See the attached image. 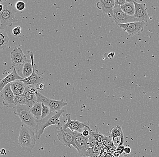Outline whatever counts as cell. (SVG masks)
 Returning <instances> with one entry per match:
<instances>
[{
  "instance_id": "obj_1",
  "label": "cell",
  "mask_w": 159,
  "mask_h": 157,
  "mask_svg": "<svg viewBox=\"0 0 159 157\" xmlns=\"http://www.w3.org/2000/svg\"><path fill=\"white\" fill-rule=\"evenodd\" d=\"M36 140L34 130L22 124L18 137V144L20 146L25 150L31 152L35 146Z\"/></svg>"
},
{
  "instance_id": "obj_7",
  "label": "cell",
  "mask_w": 159,
  "mask_h": 157,
  "mask_svg": "<svg viewBox=\"0 0 159 157\" xmlns=\"http://www.w3.org/2000/svg\"><path fill=\"white\" fill-rule=\"evenodd\" d=\"M146 22L145 21H141L127 24H119L117 25L124 31L126 32L129 36H133L135 35H139L144 30V26Z\"/></svg>"
},
{
  "instance_id": "obj_37",
  "label": "cell",
  "mask_w": 159,
  "mask_h": 157,
  "mask_svg": "<svg viewBox=\"0 0 159 157\" xmlns=\"http://www.w3.org/2000/svg\"><path fill=\"white\" fill-rule=\"evenodd\" d=\"M131 151H132V150H131L130 147H126L124 149V153L127 154V155H129L131 153Z\"/></svg>"
},
{
  "instance_id": "obj_14",
  "label": "cell",
  "mask_w": 159,
  "mask_h": 157,
  "mask_svg": "<svg viewBox=\"0 0 159 157\" xmlns=\"http://www.w3.org/2000/svg\"><path fill=\"white\" fill-rule=\"evenodd\" d=\"M115 6V2L114 0H101L96 4L97 8L102 11L110 18L113 19L114 17L113 10Z\"/></svg>"
},
{
  "instance_id": "obj_28",
  "label": "cell",
  "mask_w": 159,
  "mask_h": 157,
  "mask_svg": "<svg viewBox=\"0 0 159 157\" xmlns=\"http://www.w3.org/2000/svg\"><path fill=\"white\" fill-rule=\"evenodd\" d=\"M12 33L15 36L18 37L22 33L21 28L20 26H16L12 29Z\"/></svg>"
},
{
  "instance_id": "obj_38",
  "label": "cell",
  "mask_w": 159,
  "mask_h": 157,
  "mask_svg": "<svg viewBox=\"0 0 159 157\" xmlns=\"http://www.w3.org/2000/svg\"><path fill=\"white\" fill-rule=\"evenodd\" d=\"M104 137H105V136H104V135L100 133L99 136H98V138H97V141H103V140L104 139Z\"/></svg>"
},
{
  "instance_id": "obj_22",
  "label": "cell",
  "mask_w": 159,
  "mask_h": 157,
  "mask_svg": "<svg viewBox=\"0 0 159 157\" xmlns=\"http://www.w3.org/2000/svg\"><path fill=\"white\" fill-rule=\"evenodd\" d=\"M14 101L17 105H25L30 107L29 102L27 101L23 94L15 97Z\"/></svg>"
},
{
  "instance_id": "obj_2",
  "label": "cell",
  "mask_w": 159,
  "mask_h": 157,
  "mask_svg": "<svg viewBox=\"0 0 159 157\" xmlns=\"http://www.w3.org/2000/svg\"><path fill=\"white\" fill-rule=\"evenodd\" d=\"M88 138L83 136L80 133L75 132L73 146L77 150L78 156L96 157L98 155L94 152L93 148L89 147Z\"/></svg>"
},
{
  "instance_id": "obj_27",
  "label": "cell",
  "mask_w": 159,
  "mask_h": 157,
  "mask_svg": "<svg viewBox=\"0 0 159 157\" xmlns=\"http://www.w3.org/2000/svg\"><path fill=\"white\" fill-rule=\"evenodd\" d=\"M26 4L23 1H18L15 5L16 9L19 11H22L25 9Z\"/></svg>"
},
{
  "instance_id": "obj_34",
  "label": "cell",
  "mask_w": 159,
  "mask_h": 157,
  "mask_svg": "<svg viewBox=\"0 0 159 157\" xmlns=\"http://www.w3.org/2000/svg\"><path fill=\"white\" fill-rule=\"evenodd\" d=\"M45 87L44 84L42 83H39L36 86V88L38 91H42L43 90Z\"/></svg>"
},
{
  "instance_id": "obj_16",
  "label": "cell",
  "mask_w": 159,
  "mask_h": 157,
  "mask_svg": "<svg viewBox=\"0 0 159 157\" xmlns=\"http://www.w3.org/2000/svg\"><path fill=\"white\" fill-rule=\"evenodd\" d=\"M38 91L35 86L31 85L26 86L23 94L29 102L30 108H31L37 102L36 93Z\"/></svg>"
},
{
  "instance_id": "obj_43",
  "label": "cell",
  "mask_w": 159,
  "mask_h": 157,
  "mask_svg": "<svg viewBox=\"0 0 159 157\" xmlns=\"http://www.w3.org/2000/svg\"><path fill=\"white\" fill-rule=\"evenodd\" d=\"M119 157H129V156L128 155H127V154L124 153L122 155H120V156Z\"/></svg>"
},
{
  "instance_id": "obj_4",
  "label": "cell",
  "mask_w": 159,
  "mask_h": 157,
  "mask_svg": "<svg viewBox=\"0 0 159 157\" xmlns=\"http://www.w3.org/2000/svg\"><path fill=\"white\" fill-rule=\"evenodd\" d=\"M14 113L19 117L23 124L36 131L37 128L38 120L31 113L29 107L25 105H16Z\"/></svg>"
},
{
  "instance_id": "obj_35",
  "label": "cell",
  "mask_w": 159,
  "mask_h": 157,
  "mask_svg": "<svg viewBox=\"0 0 159 157\" xmlns=\"http://www.w3.org/2000/svg\"><path fill=\"white\" fill-rule=\"evenodd\" d=\"M93 149L94 152H95L96 154H97V155H99V153H100V151H101V149H101V148H99V147H98L97 145L94 146L93 147Z\"/></svg>"
},
{
  "instance_id": "obj_17",
  "label": "cell",
  "mask_w": 159,
  "mask_h": 157,
  "mask_svg": "<svg viewBox=\"0 0 159 157\" xmlns=\"http://www.w3.org/2000/svg\"><path fill=\"white\" fill-rule=\"evenodd\" d=\"M24 79L23 77H21L19 75L16 70L14 68L10 74L1 80L0 82V91H2L4 87L9 83H11L17 80H22Z\"/></svg>"
},
{
  "instance_id": "obj_12",
  "label": "cell",
  "mask_w": 159,
  "mask_h": 157,
  "mask_svg": "<svg viewBox=\"0 0 159 157\" xmlns=\"http://www.w3.org/2000/svg\"><path fill=\"white\" fill-rule=\"evenodd\" d=\"M11 59L13 66H21L30 61L24 54L21 47H16L11 53Z\"/></svg>"
},
{
  "instance_id": "obj_3",
  "label": "cell",
  "mask_w": 159,
  "mask_h": 157,
  "mask_svg": "<svg viewBox=\"0 0 159 157\" xmlns=\"http://www.w3.org/2000/svg\"><path fill=\"white\" fill-rule=\"evenodd\" d=\"M64 112V110H61L58 112H51L47 117L38 121L37 128L35 131L37 140L40 138L46 128L53 125L59 126L60 125V117Z\"/></svg>"
},
{
  "instance_id": "obj_23",
  "label": "cell",
  "mask_w": 159,
  "mask_h": 157,
  "mask_svg": "<svg viewBox=\"0 0 159 157\" xmlns=\"http://www.w3.org/2000/svg\"><path fill=\"white\" fill-rule=\"evenodd\" d=\"M122 131L123 130H122V127L119 125L112 127L110 131V136L113 139V141H114V138L120 136Z\"/></svg>"
},
{
  "instance_id": "obj_6",
  "label": "cell",
  "mask_w": 159,
  "mask_h": 157,
  "mask_svg": "<svg viewBox=\"0 0 159 157\" xmlns=\"http://www.w3.org/2000/svg\"><path fill=\"white\" fill-rule=\"evenodd\" d=\"M37 102L43 103L46 106L49 107L51 112H56L61 111L63 107L67 105V103L64 101L63 99L57 101L53 99L47 98L38 91L36 93Z\"/></svg>"
},
{
  "instance_id": "obj_21",
  "label": "cell",
  "mask_w": 159,
  "mask_h": 157,
  "mask_svg": "<svg viewBox=\"0 0 159 157\" xmlns=\"http://www.w3.org/2000/svg\"><path fill=\"white\" fill-rule=\"evenodd\" d=\"M9 41V38L7 33L4 30L0 29V49H4L8 45Z\"/></svg>"
},
{
  "instance_id": "obj_39",
  "label": "cell",
  "mask_w": 159,
  "mask_h": 157,
  "mask_svg": "<svg viewBox=\"0 0 159 157\" xmlns=\"http://www.w3.org/2000/svg\"><path fill=\"white\" fill-rule=\"evenodd\" d=\"M108 55V58H113L115 56V53L114 52H111L109 53H107Z\"/></svg>"
},
{
  "instance_id": "obj_8",
  "label": "cell",
  "mask_w": 159,
  "mask_h": 157,
  "mask_svg": "<svg viewBox=\"0 0 159 157\" xmlns=\"http://www.w3.org/2000/svg\"><path fill=\"white\" fill-rule=\"evenodd\" d=\"M75 136V132H72L69 129L65 130L62 127L57 128V139L65 146L71 149V146L74 145Z\"/></svg>"
},
{
  "instance_id": "obj_29",
  "label": "cell",
  "mask_w": 159,
  "mask_h": 157,
  "mask_svg": "<svg viewBox=\"0 0 159 157\" xmlns=\"http://www.w3.org/2000/svg\"><path fill=\"white\" fill-rule=\"evenodd\" d=\"M11 89L13 93L15 96H19V95L23 94L25 91V90H21V89L16 88V87H11Z\"/></svg>"
},
{
  "instance_id": "obj_25",
  "label": "cell",
  "mask_w": 159,
  "mask_h": 157,
  "mask_svg": "<svg viewBox=\"0 0 159 157\" xmlns=\"http://www.w3.org/2000/svg\"><path fill=\"white\" fill-rule=\"evenodd\" d=\"M42 112L41 119H44L51 113V111L49 107L46 106L43 103H42Z\"/></svg>"
},
{
  "instance_id": "obj_42",
  "label": "cell",
  "mask_w": 159,
  "mask_h": 157,
  "mask_svg": "<svg viewBox=\"0 0 159 157\" xmlns=\"http://www.w3.org/2000/svg\"><path fill=\"white\" fill-rule=\"evenodd\" d=\"M1 154L2 155H7V152H6V150L4 149H2L1 150Z\"/></svg>"
},
{
  "instance_id": "obj_41",
  "label": "cell",
  "mask_w": 159,
  "mask_h": 157,
  "mask_svg": "<svg viewBox=\"0 0 159 157\" xmlns=\"http://www.w3.org/2000/svg\"><path fill=\"white\" fill-rule=\"evenodd\" d=\"M97 145L98 146V147H99V148H101V149H103L104 147V145H103V142H102L98 141V142H97Z\"/></svg>"
},
{
  "instance_id": "obj_30",
  "label": "cell",
  "mask_w": 159,
  "mask_h": 157,
  "mask_svg": "<svg viewBox=\"0 0 159 157\" xmlns=\"http://www.w3.org/2000/svg\"><path fill=\"white\" fill-rule=\"evenodd\" d=\"M97 142H98V141L97 140L89 136V138H88V144H89V147L90 148H93L94 146L96 145Z\"/></svg>"
},
{
  "instance_id": "obj_13",
  "label": "cell",
  "mask_w": 159,
  "mask_h": 157,
  "mask_svg": "<svg viewBox=\"0 0 159 157\" xmlns=\"http://www.w3.org/2000/svg\"><path fill=\"white\" fill-rule=\"evenodd\" d=\"M27 53L30 57L31 61L33 66V72L29 77H28V78H24L22 81L24 82L26 86L31 85V86H34L36 87L38 84L42 83V82L43 81V79L41 76L38 75L37 73L35 72L34 56L33 52L32 51L29 50L27 51Z\"/></svg>"
},
{
  "instance_id": "obj_33",
  "label": "cell",
  "mask_w": 159,
  "mask_h": 157,
  "mask_svg": "<svg viewBox=\"0 0 159 157\" xmlns=\"http://www.w3.org/2000/svg\"><path fill=\"white\" fill-rule=\"evenodd\" d=\"M90 132L89 129H87V130H83L82 132L81 133V135L85 137H89V135H90Z\"/></svg>"
},
{
  "instance_id": "obj_45",
  "label": "cell",
  "mask_w": 159,
  "mask_h": 157,
  "mask_svg": "<svg viewBox=\"0 0 159 157\" xmlns=\"http://www.w3.org/2000/svg\"><path fill=\"white\" fill-rule=\"evenodd\" d=\"M3 5L2 3H1V4H0V12L2 11V10L3 9Z\"/></svg>"
},
{
  "instance_id": "obj_5",
  "label": "cell",
  "mask_w": 159,
  "mask_h": 157,
  "mask_svg": "<svg viewBox=\"0 0 159 157\" xmlns=\"http://www.w3.org/2000/svg\"><path fill=\"white\" fill-rule=\"evenodd\" d=\"M3 4V9L0 12V28L2 30L7 26H11L14 23L18 21L16 16V11L14 7L11 4L7 2V1L4 2Z\"/></svg>"
},
{
  "instance_id": "obj_32",
  "label": "cell",
  "mask_w": 159,
  "mask_h": 157,
  "mask_svg": "<svg viewBox=\"0 0 159 157\" xmlns=\"http://www.w3.org/2000/svg\"><path fill=\"white\" fill-rule=\"evenodd\" d=\"M115 5H118L121 6L124 5L127 2L126 0H115Z\"/></svg>"
},
{
  "instance_id": "obj_10",
  "label": "cell",
  "mask_w": 159,
  "mask_h": 157,
  "mask_svg": "<svg viewBox=\"0 0 159 157\" xmlns=\"http://www.w3.org/2000/svg\"><path fill=\"white\" fill-rule=\"evenodd\" d=\"M66 116L67 122L62 126L65 130L69 129L72 132L78 133H81L84 128H87L89 131H92L89 127V122H82L77 120H72L69 113L66 114Z\"/></svg>"
},
{
  "instance_id": "obj_15",
  "label": "cell",
  "mask_w": 159,
  "mask_h": 157,
  "mask_svg": "<svg viewBox=\"0 0 159 157\" xmlns=\"http://www.w3.org/2000/svg\"><path fill=\"white\" fill-rule=\"evenodd\" d=\"M134 3L135 8V13L134 17L139 19L141 21L147 22L149 15L146 4L139 3L136 1H134Z\"/></svg>"
},
{
  "instance_id": "obj_19",
  "label": "cell",
  "mask_w": 159,
  "mask_h": 157,
  "mask_svg": "<svg viewBox=\"0 0 159 157\" xmlns=\"http://www.w3.org/2000/svg\"><path fill=\"white\" fill-rule=\"evenodd\" d=\"M122 11L128 15L134 16L135 13V6L134 2H126L124 5L121 6Z\"/></svg>"
},
{
  "instance_id": "obj_9",
  "label": "cell",
  "mask_w": 159,
  "mask_h": 157,
  "mask_svg": "<svg viewBox=\"0 0 159 157\" xmlns=\"http://www.w3.org/2000/svg\"><path fill=\"white\" fill-rule=\"evenodd\" d=\"M114 20L116 24H127L129 23L141 21V20L134 16L128 15L122 11L120 6L115 5L114 10Z\"/></svg>"
},
{
  "instance_id": "obj_31",
  "label": "cell",
  "mask_w": 159,
  "mask_h": 157,
  "mask_svg": "<svg viewBox=\"0 0 159 157\" xmlns=\"http://www.w3.org/2000/svg\"><path fill=\"white\" fill-rule=\"evenodd\" d=\"M121 143V138L120 136L116 137L114 138V141H113V145L116 148L119 146Z\"/></svg>"
},
{
  "instance_id": "obj_46",
  "label": "cell",
  "mask_w": 159,
  "mask_h": 157,
  "mask_svg": "<svg viewBox=\"0 0 159 157\" xmlns=\"http://www.w3.org/2000/svg\"><path fill=\"white\" fill-rule=\"evenodd\" d=\"M118 147L120 148V149H121V150H124V149H125V147L124 146V145H121Z\"/></svg>"
},
{
  "instance_id": "obj_11",
  "label": "cell",
  "mask_w": 159,
  "mask_h": 157,
  "mask_svg": "<svg viewBox=\"0 0 159 157\" xmlns=\"http://www.w3.org/2000/svg\"><path fill=\"white\" fill-rule=\"evenodd\" d=\"M1 95L3 100L4 106L13 109L16 108L17 105L15 102V96L11 89V83L6 85L1 91Z\"/></svg>"
},
{
  "instance_id": "obj_24",
  "label": "cell",
  "mask_w": 159,
  "mask_h": 157,
  "mask_svg": "<svg viewBox=\"0 0 159 157\" xmlns=\"http://www.w3.org/2000/svg\"><path fill=\"white\" fill-rule=\"evenodd\" d=\"M11 86L12 87H16L21 90H25L26 86L24 82L21 80H17L11 83Z\"/></svg>"
},
{
  "instance_id": "obj_20",
  "label": "cell",
  "mask_w": 159,
  "mask_h": 157,
  "mask_svg": "<svg viewBox=\"0 0 159 157\" xmlns=\"http://www.w3.org/2000/svg\"><path fill=\"white\" fill-rule=\"evenodd\" d=\"M33 72V66L31 61L28 62L24 65L22 70V75L24 78L29 77Z\"/></svg>"
},
{
  "instance_id": "obj_18",
  "label": "cell",
  "mask_w": 159,
  "mask_h": 157,
  "mask_svg": "<svg viewBox=\"0 0 159 157\" xmlns=\"http://www.w3.org/2000/svg\"><path fill=\"white\" fill-rule=\"evenodd\" d=\"M31 114L38 121L41 119L42 112V104L39 102H37L31 108H30Z\"/></svg>"
},
{
  "instance_id": "obj_26",
  "label": "cell",
  "mask_w": 159,
  "mask_h": 157,
  "mask_svg": "<svg viewBox=\"0 0 159 157\" xmlns=\"http://www.w3.org/2000/svg\"><path fill=\"white\" fill-rule=\"evenodd\" d=\"M102 142L104 147L110 146L113 145V139L110 136L109 137L105 136Z\"/></svg>"
},
{
  "instance_id": "obj_40",
  "label": "cell",
  "mask_w": 159,
  "mask_h": 157,
  "mask_svg": "<svg viewBox=\"0 0 159 157\" xmlns=\"http://www.w3.org/2000/svg\"><path fill=\"white\" fill-rule=\"evenodd\" d=\"M116 151L121 155L124 153V150H121V149H120V148H119V147H117V149H116Z\"/></svg>"
},
{
  "instance_id": "obj_44",
  "label": "cell",
  "mask_w": 159,
  "mask_h": 157,
  "mask_svg": "<svg viewBox=\"0 0 159 157\" xmlns=\"http://www.w3.org/2000/svg\"><path fill=\"white\" fill-rule=\"evenodd\" d=\"M120 155L119 153H117V152H115L114 153V156L115 157H119L120 156Z\"/></svg>"
},
{
  "instance_id": "obj_36",
  "label": "cell",
  "mask_w": 159,
  "mask_h": 157,
  "mask_svg": "<svg viewBox=\"0 0 159 157\" xmlns=\"http://www.w3.org/2000/svg\"><path fill=\"white\" fill-rule=\"evenodd\" d=\"M120 138H121V143H120L119 146L121 145H124V141H125V140H124V132H123V131L121 132V135H120Z\"/></svg>"
}]
</instances>
